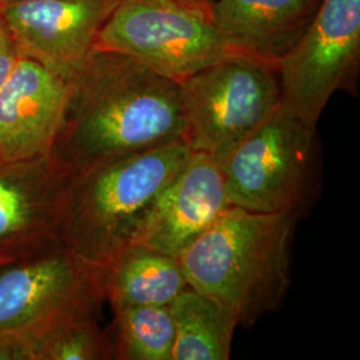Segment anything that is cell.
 I'll return each instance as SVG.
<instances>
[{"label":"cell","mask_w":360,"mask_h":360,"mask_svg":"<svg viewBox=\"0 0 360 360\" xmlns=\"http://www.w3.org/2000/svg\"><path fill=\"white\" fill-rule=\"evenodd\" d=\"M65 82V114L50 156L68 174L186 142L179 82L129 55L95 49Z\"/></svg>","instance_id":"1"},{"label":"cell","mask_w":360,"mask_h":360,"mask_svg":"<svg viewBox=\"0 0 360 360\" xmlns=\"http://www.w3.org/2000/svg\"><path fill=\"white\" fill-rule=\"evenodd\" d=\"M297 219L231 206L179 255L188 285L251 327L281 309L291 285Z\"/></svg>","instance_id":"2"},{"label":"cell","mask_w":360,"mask_h":360,"mask_svg":"<svg viewBox=\"0 0 360 360\" xmlns=\"http://www.w3.org/2000/svg\"><path fill=\"white\" fill-rule=\"evenodd\" d=\"M191 153L187 142L168 143L74 175L65 208V245L89 263L105 267L136 240L158 199Z\"/></svg>","instance_id":"3"},{"label":"cell","mask_w":360,"mask_h":360,"mask_svg":"<svg viewBox=\"0 0 360 360\" xmlns=\"http://www.w3.org/2000/svg\"><path fill=\"white\" fill-rule=\"evenodd\" d=\"M316 163L315 129L282 104L219 166L231 206L299 219L312 205Z\"/></svg>","instance_id":"4"},{"label":"cell","mask_w":360,"mask_h":360,"mask_svg":"<svg viewBox=\"0 0 360 360\" xmlns=\"http://www.w3.org/2000/svg\"><path fill=\"white\" fill-rule=\"evenodd\" d=\"M186 142L221 162L281 105L275 65L233 55L179 82Z\"/></svg>","instance_id":"5"},{"label":"cell","mask_w":360,"mask_h":360,"mask_svg":"<svg viewBox=\"0 0 360 360\" xmlns=\"http://www.w3.org/2000/svg\"><path fill=\"white\" fill-rule=\"evenodd\" d=\"M120 52L176 82L233 51L196 0H119L96 47Z\"/></svg>","instance_id":"6"},{"label":"cell","mask_w":360,"mask_h":360,"mask_svg":"<svg viewBox=\"0 0 360 360\" xmlns=\"http://www.w3.org/2000/svg\"><path fill=\"white\" fill-rule=\"evenodd\" d=\"M104 302V267L67 245L0 266V334L30 338L59 323L98 316Z\"/></svg>","instance_id":"7"},{"label":"cell","mask_w":360,"mask_h":360,"mask_svg":"<svg viewBox=\"0 0 360 360\" xmlns=\"http://www.w3.org/2000/svg\"><path fill=\"white\" fill-rule=\"evenodd\" d=\"M360 68V0H321L309 26L278 62L282 104L309 129L336 91L354 92Z\"/></svg>","instance_id":"8"},{"label":"cell","mask_w":360,"mask_h":360,"mask_svg":"<svg viewBox=\"0 0 360 360\" xmlns=\"http://www.w3.org/2000/svg\"><path fill=\"white\" fill-rule=\"evenodd\" d=\"M72 176L51 156L0 160V255L20 257L65 245Z\"/></svg>","instance_id":"9"},{"label":"cell","mask_w":360,"mask_h":360,"mask_svg":"<svg viewBox=\"0 0 360 360\" xmlns=\"http://www.w3.org/2000/svg\"><path fill=\"white\" fill-rule=\"evenodd\" d=\"M119 0H19L0 8L22 56L62 77L91 52Z\"/></svg>","instance_id":"10"},{"label":"cell","mask_w":360,"mask_h":360,"mask_svg":"<svg viewBox=\"0 0 360 360\" xmlns=\"http://www.w3.org/2000/svg\"><path fill=\"white\" fill-rule=\"evenodd\" d=\"M65 99V77L22 56L0 89V160L50 156Z\"/></svg>","instance_id":"11"},{"label":"cell","mask_w":360,"mask_h":360,"mask_svg":"<svg viewBox=\"0 0 360 360\" xmlns=\"http://www.w3.org/2000/svg\"><path fill=\"white\" fill-rule=\"evenodd\" d=\"M230 207L218 162L211 155L193 151L158 199L134 243L179 257Z\"/></svg>","instance_id":"12"},{"label":"cell","mask_w":360,"mask_h":360,"mask_svg":"<svg viewBox=\"0 0 360 360\" xmlns=\"http://www.w3.org/2000/svg\"><path fill=\"white\" fill-rule=\"evenodd\" d=\"M319 4L321 0H214L210 13L233 51L276 67Z\"/></svg>","instance_id":"13"},{"label":"cell","mask_w":360,"mask_h":360,"mask_svg":"<svg viewBox=\"0 0 360 360\" xmlns=\"http://www.w3.org/2000/svg\"><path fill=\"white\" fill-rule=\"evenodd\" d=\"M188 285L179 257L131 243L104 267L105 302L124 306H169Z\"/></svg>","instance_id":"14"},{"label":"cell","mask_w":360,"mask_h":360,"mask_svg":"<svg viewBox=\"0 0 360 360\" xmlns=\"http://www.w3.org/2000/svg\"><path fill=\"white\" fill-rule=\"evenodd\" d=\"M174 322L172 360H229L236 316L214 299L187 287L168 306Z\"/></svg>","instance_id":"15"},{"label":"cell","mask_w":360,"mask_h":360,"mask_svg":"<svg viewBox=\"0 0 360 360\" xmlns=\"http://www.w3.org/2000/svg\"><path fill=\"white\" fill-rule=\"evenodd\" d=\"M114 309L108 331L116 360H172L174 322L168 306H124Z\"/></svg>","instance_id":"16"},{"label":"cell","mask_w":360,"mask_h":360,"mask_svg":"<svg viewBox=\"0 0 360 360\" xmlns=\"http://www.w3.org/2000/svg\"><path fill=\"white\" fill-rule=\"evenodd\" d=\"M25 338V336H23ZM31 360H114V345L96 316L59 323L26 338Z\"/></svg>","instance_id":"17"},{"label":"cell","mask_w":360,"mask_h":360,"mask_svg":"<svg viewBox=\"0 0 360 360\" xmlns=\"http://www.w3.org/2000/svg\"><path fill=\"white\" fill-rule=\"evenodd\" d=\"M20 58L22 53L13 38V31L3 13H0V89L11 75Z\"/></svg>","instance_id":"18"},{"label":"cell","mask_w":360,"mask_h":360,"mask_svg":"<svg viewBox=\"0 0 360 360\" xmlns=\"http://www.w3.org/2000/svg\"><path fill=\"white\" fill-rule=\"evenodd\" d=\"M15 1H19V0H0V8L8 6V4H13Z\"/></svg>","instance_id":"19"},{"label":"cell","mask_w":360,"mask_h":360,"mask_svg":"<svg viewBox=\"0 0 360 360\" xmlns=\"http://www.w3.org/2000/svg\"><path fill=\"white\" fill-rule=\"evenodd\" d=\"M13 259H15V257L0 255V266H1V264H4V263H7V262H10V260H13Z\"/></svg>","instance_id":"20"},{"label":"cell","mask_w":360,"mask_h":360,"mask_svg":"<svg viewBox=\"0 0 360 360\" xmlns=\"http://www.w3.org/2000/svg\"><path fill=\"white\" fill-rule=\"evenodd\" d=\"M196 1H200V3H206V4H210V3H212L214 0H196Z\"/></svg>","instance_id":"21"}]
</instances>
